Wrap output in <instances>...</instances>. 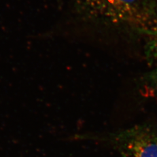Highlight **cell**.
Masks as SVG:
<instances>
[{
	"mask_svg": "<svg viewBox=\"0 0 157 157\" xmlns=\"http://www.w3.org/2000/svg\"><path fill=\"white\" fill-rule=\"evenodd\" d=\"M75 11L88 22L149 37L157 22L155 0H73Z\"/></svg>",
	"mask_w": 157,
	"mask_h": 157,
	"instance_id": "obj_1",
	"label": "cell"
},
{
	"mask_svg": "<svg viewBox=\"0 0 157 157\" xmlns=\"http://www.w3.org/2000/svg\"><path fill=\"white\" fill-rule=\"evenodd\" d=\"M74 139L103 144L122 157H157V125L152 122L113 132L77 134Z\"/></svg>",
	"mask_w": 157,
	"mask_h": 157,
	"instance_id": "obj_2",
	"label": "cell"
},
{
	"mask_svg": "<svg viewBox=\"0 0 157 157\" xmlns=\"http://www.w3.org/2000/svg\"><path fill=\"white\" fill-rule=\"evenodd\" d=\"M136 86L142 96H157V63L153 68L137 78Z\"/></svg>",
	"mask_w": 157,
	"mask_h": 157,
	"instance_id": "obj_3",
	"label": "cell"
},
{
	"mask_svg": "<svg viewBox=\"0 0 157 157\" xmlns=\"http://www.w3.org/2000/svg\"><path fill=\"white\" fill-rule=\"evenodd\" d=\"M145 52L149 62H157V22L153 34L147 40Z\"/></svg>",
	"mask_w": 157,
	"mask_h": 157,
	"instance_id": "obj_4",
	"label": "cell"
}]
</instances>
